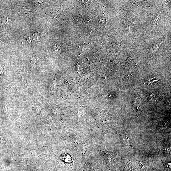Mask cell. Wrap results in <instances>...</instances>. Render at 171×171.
I'll return each instance as SVG.
<instances>
[{"label": "cell", "instance_id": "1", "mask_svg": "<svg viewBox=\"0 0 171 171\" xmlns=\"http://www.w3.org/2000/svg\"><path fill=\"white\" fill-rule=\"evenodd\" d=\"M147 82L148 85L149 86H153L155 85H157L159 84L160 81L159 79L158 78L155 77V76H151L148 77L147 80Z\"/></svg>", "mask_w": 171, "mask_h": 171}, {"label": "cell", "instance_id": "2", "mask_svg": "<svg viewBox=\"0 0 171 171\" xmlns=\"http://www.w3.org/2000/svg\"><path fill=\"white\" fill-rule=\"evenodd\" d=\"M121 139L122 141L125 144H128L130 143V138L129 136L127 134L123 133L121 135Z\"/></svg>", "mask_w": 171, "mask_h": 171}, {"label": "cell", "instance_id": "3", "mask_svg": "<svg viewBox=\"0 0 171 171\" xmlns=\"http://www.w3.org/2000/svg\"><path fill=\"white\" fill-rule=\"evenodd\" d=\"M52 49L53 51L55 52L56 51H59L60 50V46L58 44L54 43L53 45L52 46Z\"/></svg>", "mask_w": 171, "mask_h": 171}]
</instances>
